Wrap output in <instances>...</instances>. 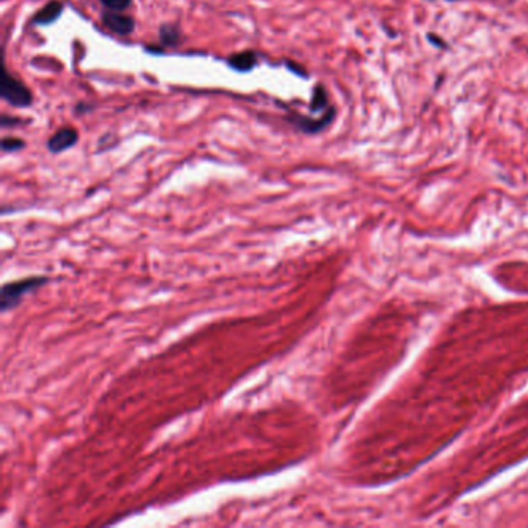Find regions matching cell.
<instances>
[{
    "mask_svg": "<svg viewBox=\"0 0 528 528\" xmlns=\"http://www.w3.org/2000/svg\"><path fill=\"white\" fill-rule=\"evenodd\" d=\"M0 146H2L3 152L10 154V152H17L20 149H24L25 141L20 140V138H16V137H5L2 143H0Z\"/></svg>",
    "mask_w": 528,
    "mask_h": 528,
    "instance_id": "cell-10",
    "label": "cell"
},
{
    "mask_svg": "<svg viewBox=\"0 0 528 528\" xmlns=\"http://www.w3.org/2000/svg\"><path fill=\"white\" fill-rule=\"evenodd\" d=\"M20 123H22V121L17 120V118H13L10 115L3 114L2 115V121H0V126L5 127V129L6 127H16V124H20Z\"/></svg>",
    "mask_w": 528,
    "mask_h": 528,
    "instance_id": "cell-12",
    "label": "cell"
},
{
    "mask_svg": "<svg viewBox=\"0 0 528 528\" xmlns=\"http://www.w3.org/2000/svg\"><path fill=\"white\" fill-rule=\"evenodd\" d=\"M44 284H47V277L44 276L26 277V279H22L19 282L5 284L2 287V291H0V309H2V311L16 309L17 305L22 302L26 293H31V291L36 288L42 287Z\"/></svg>",
    "mask_w": 528,
    "mask_h": 528,
    "instance_id": "cell-1",
    "label": "cell"
},
{
    "mask_svg": "<svg viewBox=\"0 0 528 528\" xmlns=\"http://www.w3.org/2000/svg\"><path fill=\"white\" fill-rule=\"evenodd\" d=\"M62 11H64V3L59 2V0H52V2L45 3L42 8H40L36 15L33 17V24L38 26H45V25H52L53 22L61 17Z\"/></svg>",
    "mask_w": 528,
    "mask_h": 528,
    "instance_id": "cell-6",
    "label": "cell"
},
{
    "mask_svg": "<svg viewBox=\"0 0 528 528\" xmlns=\"http://www.w3.org/2000/svg\"><path fill=\"white\" fill-rule=\"evenodd\" d=\"M102 24L104 26L118 34V36H129L135 30V20L129 15H123V11H112L106 10L102 13Z\"/></svg>",
    "mask_w": 528,
    "mask_h": 528,
    "instance_id": "cell-4",
    "label": "cell"
},
{
    "mask_svg": "<svg viewBox=\"0 0 528 528\" xmlns=\"http://www.w3.org/2000/svg\"><path fill=\"white\" fill-rule=\"evenodd\" d=\"M329 107H330V104H329L327 88H325L323 84L315 86L313 93H311V101H310V114H324Z\"/></svg>",
    "mask_w": 528,
    "mask_h": 528,
    "instance_id": "cell-8",
    "label": "cell"
},
{
    "mask_svg": "<svg viewBox=\"0 0 528 528\" xmlns=\"http://www.w3.org/2000/svg\"><path fill=\"white\" fill-rule=\"evenodd\" d=\"M79 134L78 130L73 127H61L59 130L54 132V134L50 137V140L47 141V149L52 152V154H61V152H65L67 149L73 148V146L78 143Z\"/></svg>",
    "mask_w": 528,
    "mask_h": 528,
    "instance_id": "cell-5",
    "label": "cell"
},
{
    "mask_svg": "<svg viewBox=\"0 0 528 528\" xmlns=\"http://www.w3.org/2000/svg\"><path fill=\"white\" fill-rule=\"evenodd\" d=\"M428 38H429V42H433V44H435L437 47H444V44L442 42V39L440 40H437V39H439V38H437V36H434V34H428Z\"/></svg>",
    "mask_w": 528,
    "mask_h": 528,
    "instance_id": "cell-13",
    "label": "cell"
},
{
    "mask_svg": "<svg viewBox=\"0 0 528 528\" xmlns=\"http://www.w3.org/2000/svg\"><path fill=\"white\" fill-rule=\"evenodd\" d=\"M0 96L5 102L13 107H30L33 104V93L22 81L13 76L6 68L2 70V81H0Z\"/></svg>",
    "mask_w": 528,
    "mask_h": 528,
    "instance_id": "cell-2",
    "label": "cell"
},
{
    "mask_svg": "<svg viewBox=\"0 0 528 528\" xmlns=\"http://www.w3.org/2000/svg\"><path fill=\"white\" fill-rule=\"evenodd\" d=\"M158 38H160V44H162L163 47H177L180 42H182V31H180L177 25L163 24L162 26H160Z\"/></svg>",
    "mask_w": 528,
    "mask_h": 528,
    "instance_id": "cell-9",
    "label": "cell"
},
{
    "mask_svg": "<svg viewBox=\"0 0 528 528\" xmlns=\"http://www.w3.org/2000/svg\"><path fill=\"white\" fill-rule=\"evenodd\" d=\"M106 10L112 11H126L132 5V0H100Z\"/></svg>",
    "mask_w": 528,
    "mask_h": 528,
    "instance_id": "cell-11",
    "label": "cell"
},
{
    "mask_svg": "<svg viewBox=\"0 0 528 528\" xmlns=\"http://www.w3.org/2000/svg\"><path fill=\"white\" fill-rule=\"evenodd\" d=\"M335 116H336V109L330 106L319 118L293 114L291 116H288V121L293 124L296 129L304 132V134L315 135V134H319V132H323L324 129H327L333 123V120H335Z\"/></svg>",
    "mask_w": 528,
    "mask_h": 528,
    "instance_id": "cell-3",
    "label": "cell"
},
{
    "mask_svg": "<svg viewBox=\"0 0 528 528\" xmlns=\"http://www.w3.org/2000/svg\"><path fill=\"white\" fill-rule=\"evenodd\" d=\"M257 61H259V54L253 50H245V52L235 53L233 54V56H229L228 65L235 72L247 73V72H251L257 65Z\"/></svg>",
    "mask_w": 528,
    "mask_h": 528,
    "instance_id": "cell-7",
    "label": "cell"
}]
</instances>
